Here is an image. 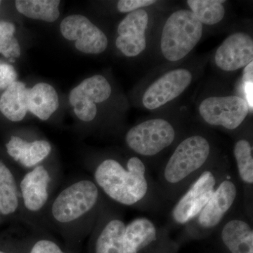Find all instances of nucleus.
<instances>
[{"mask_svg":"<svg viewBox=\"0 0 253 253\" xmlns=\"http://www.w3.org/2000/svg\"><path fill=\"white\" fill-rule=\"evenodd\" d=\"M225 2L222 0H188L186 4L203 26H214L225 16Z\"/></svg>","mask_w":253,"mask_h":253,"instance_id":"24","label":"nucleus"},{"mask_svg":"<svg viewBox=\"0 0 253 253\" xmlns=\"http://www.w3.org/2000/svg\"><path fill=\"white\" fill-rule=\"evenodd\" d=\"M226 173L223 166L213 163L194 179L173 206L171 211L173 223L179 226L189 225L208 204Z\"/></svg>","mask_w":253,"mask_h":253,"instance_id":"6","label":"nucleus"},{"mask_svg":"<svg viewBox=\"0 0 253 253\" xmlns=\"http://www.w3.org/2000/svg\"><path fill=\"white\" fill-rule=\"evenodd\" d=\"M30 89L21 82L16 81L6 88L0 97V111L12 122H20L28 111Z\"/></svg>","mask_w":253,"mask_h":253,"instance_id":"20","label":"nucleus"},{"mask_svg":"<svg viewBox=\"0 0 253 253\" xmlns=\"http://www.w3.org/2000/svg\"><path fill=\"white\" fill-rule=\"evenodd\" d=\"M47 161L23 172L18 184L21 221L37 232L47 230L44 216L61 179L57 166Z\"/></svg>","mask_w":253,"mask_h":253,"instance_id":"4","label":"nucleus"},{"mask_svg":"<svg viewBox=\"0 0 253 253\" xmlns=\"http://www.w3.org/2000/svg\"><path fill=\"white\" fill-rule=\"evenodd\" d=\"M59 0H17L18 12L32 19L52 23L59 17Z\"/></svg>","mask_w":253,"mask_h":253,"instance_id":"22","label":"nucleus"},{"mask_svg":"<svg viewBox=\"0 0 253 253\" xmlns=\"http://www.w3.org/2000/svg\"><path fill=\"white\" fill-rule=\"evenodd\" d=\"M17 73L11 65L0 60V90L6 89L16 81Z\"/></svg>","mask_w":253,"mask_h":253,"instance_id":"28","label":"nucleus"},{"mask_svg":"<svg viewBox=\"0 0 253 253\" xmlns=\"http://www.w3.org/2000/svg\"><path fill=\"white\" fill-rule=\"evenodd\" d=\"M126 224L120 213L105 201L91 231L94 253H123Z\"/></svg>","mask_w":253,"mask_h":253,"instance_id":"13","label":"nucleus"},{"mask_svg":"<svg viewBox=\"0 0 253 253\" xmlns=\"http://www.w3.org/2000/svg\"><path fill=\"white\" fill-rule=\"evenodd\" d=\"M1 1H0V5H1Z\"/></svg>","mask_w":253,"mask_h":253,"instance_id":"32","label":"nucleus"},{"mask_svg":"<svg viewBox=\"0 0 253 253\" xmlns=\"http://www.w3.org/2000/svg\"><path fill=\"white\" fill-rule=\"evenodd\" d=\"M178 137L177 128L163 118L146 120L126 131L127 147L141 157L152 158L172 146Z\"/></svg>","mask_w":253,"mask_h":253,"instance_id":"7","label":"nucleus"},{"mask_svg":"<svg viewBox=\"0 0 253 253\" xmlns=\"http://www.w3.org/2000/svg\"><path fill=\"white\" fill-rule=\"evenodd\" d=\"M194 76L187 68L168 71L149 84L143 93L141 102L145 109L156 111L181 96L191 85Z\"/></svg>","mask_w":253,"mask_h":253,"instance_id":"10","label":"nucleus"},{"mask_svg":"<svg viewBox=\"0 0 253 253\" xmlns=\"http://www.w3.org/2000/svg\"><path fill=\"white\" fill-rule=\"evenodd\" d=\"M1 217V211H0V218Z\"/></svg>","mask_w":253,"mask_h":253,"instance_id":"31","label":"nucleus"},{"mask_svg":"<svg viewBox=\"0 0 253 253\" xmlns=\"http://www.w3.org/2000/svg\"><path fill=\"white\" fill-rule=\"evenodd\" d=\"M219 228L221 241L230 253H253V229L244 217L226 218Z\"/></svg>","mask_w":253,"mask_h":253,"instance_id":"17","label":"nucleus"},{"mask_svg":"<svg viewBox=\"0 0 253 253\" xmlns=\"http://www.w3.org/2000/svg\"><path fill=\"white\" fill-rule=\"evenodd\" d=\"M59 105L57 92L47 83H38L30 89L28 111L41 121H47L58 109Z\"/></svg>","mask_w":253,"mask_h":253,"instance_id":"21","label":"nucleus"},{"mask_svg":"<svg viewBox=\"0 0 253 253\" xmlns=\"http://www.w3.org/2000/svg\"><path fill=\"white\" fill-rule=\"evenodd\" d=\"M6 149L10 158L24 172L47 161L52 147L45 139L28 141L21 136L13 135L6 143Z\"/></svg>","mask_w":253,"mask_h":253,"instance_id":"16","label":"nucleus"},{"mask_svg":"<svg viewBox=\"0 0 253 253\" xmlns=\"http://www.w3.org/2000/svg\"><path fill=\"white\" fill-rule=\"evenodd\" d=\"M104 202V195L91 178L74 179L51 200L44 216L46 229L70 239L83 237L91 233Z\"/></svg>","mask_w":253,"mask_h":253,"instance_id":"1","label":"nucleus"},{"mask_svg":"<svg viewBox=\"0 0 253 253\" xmlns=\"http://www.w3.org/2000/svg\"><path fill=\"white\" fill-rule=\"evenodd\" d=\"M214 146L208 136L194 133L179 141L160 172V186L166 198L174 199L205 169L213 164Z\"/></svg>","mask_w":253,"mask_h":253,"instance_id":"3","label":"nucleus"},{"mask_svg":"<svg viewBox=\"0 0 253 253\" xmlns=\"http://www.w3.org/2000/svg\"><path fill=\"white\" fill-rule=\"evenodd\" d=\"M60 30L65 39L76 42V49L84 54H101L109 44L104 32L83 15L73 14L65 18Z\"/></svg>","mask_w":253,"mask_h":253,"instance_id":"12","label":"nucleus"},{"mask_svg":"<svg viewBox=\"0 0 253 253\" xmlns=\"http://www.w3.org/2000/svg\"><path fill=\"white\" fill-rule=\"evenodd\" d=\"M204 26L189 9L171 13L163 25L160 49L165 59L176 62L186 58L201 41Z\"/></svg>","mask_w":253,"mask_h":253,"instance_id":"5","label":"nucleus"},{"mask_svg":"<svg viewBox=\"0 0 253 253\" xmlns=\"http://www.w3.org/2000/svg\"><path fill=\"white\" fill-rule=\"evenodd\" d=\"M156 224L146 217H137L126 224L123 253H139L156 242L159 236Z\"/></svg>","mask_w":253,"mask_h":253,"instance_id":"19","label":"nucleus"},{"mask_svg":"<svg viewBox=\"0 0 253 253\" xmlns=\"http://www.w3.org/2000/svg\"><path fill=\"white\" fill-rule=\"evenodd\" d=\"M0 253H7L4 252V251H1V250H0Z\"/></svg>","mask_w":253,"mask_h":253,"instance_id":"30","label":"nucleus"},{"mask_svg":"<svg viewBox=\"0 0 253 253\" xmlns=\"http://www.w3.org/2000/svg\"><path fill=\"white\" fill-rule=\"evenodd\" d=\"M149 20V12L140 9L129 13L118 25L116 45L125 56L135 57L146 49Z\"/></svg>","mask_w":253,"mask_h":253,"instance_id":"15","label":"nucleus"},{"mask_svg":"<svg viewBox=\"0 0 253 253\" xmlns=\"http://www.w3.org/2000/svg\"><path fill=\"white\" fill-rule=\"evenodd\" d=\"M92 180L104 197L121 206L139 207L151 197L153 184L141 158L132 156L123 162L101 160L91 169Z\"/></svg>","mask_w":253,"mask_h":253,"instance_id":"2","label":"nucleus"},{"mask_svg":"<svg viewBox=\"0 0 253 253\" xmlns=\"http://www.w3.org/2000/svg\"><path fill=\"white\" fill-rule=\"evenodd\" d=\"M111 92L109 82L104 76L96 75L86 78L72 89L69 95L70 104L81 121L91 122L97 114L96 104L109 99Z\"/></svg>","mask_w":253,"mask_h":253,"instance_id":"11","label":"nucleus"},{"mask_svg":"<svg viewBox=\"0 0 253 253\" xmlns=\"http://www.w3.org/2000/svg\"><path fill=\"white\" fill-rule=\"evenodd\" d=\"M238 175L246 188L252 189L253 185V144L247 138L236 140L233 149Z\"/></svg>","mask_w":253,"mask_h":253,"instance_id":"23","label":"nucleus"},{"mask_svg":"<svg viewBox=\"0 0 253 253\" xmlns=\"http://www.w3.org/2000/svg\"><path fill=\"white\" fill-rule=\"evenodd\" d=\"M198 112L206 124L228 131L241 127L251 113L246 100L238 95L208 96L200 102Z\"/></svg>","mask_w":253,"mask_h":253,"instance_id":"9","label":"nucleus"},{"mask_svg":"<svg viewBox=\"0 0 253 253\" xmlns=\"http://www.w3.org/2000/svg\"><path fill=\"white\" fill-rule=\"evenodd\" d=\"M16 27L12 23L0 21V54L7 59L18 58L21 46L14 37Z\"/></svg>","mask_w":253,"mask_h":253,"instance_id":"25","label":"nucleus"},{"mask_svg":"<svg viewBox=\"0 0 253 253\" xmlns=\"http://www.w3.org/2000/svg\"><path fill=\"white\" fill-rule=\"evenodd\" d=\"M242 90L251 112L253 110V61L244 68L242 77Z\"/></svg>","mask_w":253,"mask_h":253,"instance_id":"27","label":"nucleus"},{"mask_svg":"<svg viewBox=\"0 0 253 253\" xmlns=\"http://www.w3.org/2000/svg\"><path fill=\"white\" fill-rule=\"evenodd\" d=\"M216 66L224 72H235L253 61V40L246 32L226 37L214 55Z\"/></svg>","mask_w":253,"mask_h":253,"instance_id":"14","label":"nucleus"},{"mask_svg":"<svg viewBox=\"0 0 253 253\" xmlns=\"http://www.w3.org/2000/svg\"><path fill=\"white\" fill-rule=\"evenodd\" d=\"M156 2L154 0H121L118 2L117 8L120 12L129 14L136 10L152 6Z\"/></svg>","mask_w":253,"mask_h":253,"instance_id":"29","label":"nucleus"},{"mask_svg":"<svg viewBox=\"0 0 253 253\" xmlns=\"http://www.w3.org/2000/svg\"><path fill=\"white\" fill-rule=\"evenodd\" d=\"M239 196V184L226 173L204 209L186 226L187 230L205 234L219 227L234 209Z\"/></svg>","mask_w":253,"mask_h":253,"instance_id":"8","label":"nucleus"},{"mask_svg":"<svg viewBox=\"0 0 253 253\" xmlns=\"http://www.w3.org/2000/svg\"><path fill=\"white\" fill-rule=\"evenodd\" d=\"M22 173L14 172L0 160V211L1 216L21 221L19 179Z\"/></svg>","mask_w":253,"mask_h":253,"instance_id":"18","label":"nucleus"},{"mask_svg":"<svg viewBox=\"0 0 253 253\" xmlns=\"http://www.w3.org/2000/svg\"><path fill=\"white\" fill-rule=\"evenodd\" d=\"M40 236L35 238L30 246L28 253H68L65 252L61 246L54 240L46 237V236Z\"/></svg>","mask_w":253,"mask_h":253,"instance_id":"26","label":"nucleus"}]
</instances>
